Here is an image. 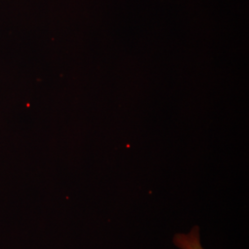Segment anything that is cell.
<instances>
[{
  "label": "cell",
  "mask_w": 249,
  "mask_h": 249,
  "mask_svg": "<svg viewBox=\"0 0 249 249\" xmlns=\"http://www.w3.org/2000/svg\"><path fill=\"white\" fill-rule=\"evenodd\" d=\"M173 244L178 249H205L201 243L200 228L195 225L187 232L176 233L173 237Z\"/></svg>",
  "instance_id": "1"
}]
</instances>
